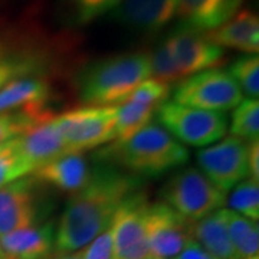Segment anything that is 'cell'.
I'll list each match as a JSON object with an SVG mask.
<instances>
[{"mask_svg": "<svg viewBox=\"0 0 259 259\" xmlns=\"http://www.w3.org/2000/svg\"><path fill=\"white\" fill-rule=\"evenodd\" d=\"M141 179L118 167L98 163L90 182L72 194L55 226L54 255L82 249L108 229L124 200L141 189Z\"/></svg>", "mask_w": 259, "mask_h": 259, "instance_id": "cell-1", "label": "cell"}, {"mask_svg": "<svg viewBox=\"0 0 259 259\" xmlns=\"http://www.w3.org/2000/svg\"><path fill=\"white\" fill-rule=\"evenodd\" d=\"M95 158L133 176H160L187 163L189 151L163 127L150 122L130 139L101 148Z\"/></svg>", "mask_w": 259, "mask_h": 259, "instance_id": "cell-2", "label": "cell"}, {"mask_svg": "<svg viewBox=\"0 0 259 259\" xmlns=\"http://www.w3.org/2000/svg\"><path fill=\"white\" fill-rule=\"evenodd\" d=\"M148 78L151 66L147 54L112 55L94 61L79 72L78 95L91 107H117Z\"/></svg>", "mask_w": 259, "mask_h": 259, "instance_id": "cell-3", "label": "cell"}, {"mask_svg": "<svg viewBox=\"0 0 259 259\" xmlns=\"http://www.w3.org/2000/svg\"><path fill=\"white\" fill-rule=\"evenodd\" d=\"M154 115L171 137L193 147L210 146L226 137L229 128L225 112L192 108L175 101L160 104Z\"/></svg>", "mask_w": 259, "mask_h": 259, "instance_id": "cell-4", "label": "cell"}, {"mask_svg": "<svg viewBox=\"0 0 259 259\" xmlns=\"http://www.w3.org/2000/svg\"><path fill=\"white\" fill-rule=\"evenodd\" d=\"M163 203L193 222L226 206L228 194L221 192L196 167L177 171L161 189Z\"/></svg>", "mask_w": 259, "mask_h": 259, "instance_id": "cell-5", "label": "cell"}, {"mask_svg": "<svg viewBox=\"0 0 259 259\" xmlns=\"http://www.w3.org/2000/svg\"><path fill=\"white\" fill-rule=\"evenodd\" d=\"M51 212L44 185L33 176L0 187V236L40 225Z\"/></svg>", "mask_w": 259, "mask_h": 259, "instance_id": "cell-6", "label": "cell"}, {"mask_svg": "<svg viewBox=\"0 0 259 259\" xmlns=\"http://www.w3.org/2000/svg\"><path fill=\"white\" fill-rule=\"evenodd\" d=\"M117 107L85 105L54 117L68 153H83L114 141Z\"/></svg>", "mask_w": 259, "mask_h": 259, "instance_id": "cell-7", "label": "cell"}, {"mask_svg": "<svg viewBox=\"0 0 259 259\" xmlns=\"http://www.w3.org/2000/svg\"><path fill=\"white\" fill-rule=\"evenodd\" d=\"M175 102L192 108L226 112L243 100V94L228 71L213 68L186 76L175 88Z\"/></svg>", "mask_w": 259, "mask_h": 259, "instance_id": "cell-8", "label": "cell"}, {"mask_svg": "<svg viewBox=\"0 0 259 259\" xmlns=\"http://www.w3.org/2000/svg\"><path fill=\"white\" fill-rule=\"evenodd\" d=\"M196 160L199 170L225 194L249 176L248 143L233 136L202 148Z\"/></svg>", "mask_w": 259, "mask_h": 259, "instance_id": "cell-9", "label": "cell"}, {"mask_svg": "<svg viewBox=\"0 0 259 259\" xmlns=\"http://www.w3.org/2000/svg\"><path fill=\"white\" fill-rule=\"evenodd\" d=\"M147 194L136 192L118 207L114 214L111 228L114 242V259H148L147 214L150 207Z\"/></svg>", "mask_w": 259, "mask_h": 259, "instance_id": "cell-10", "label": "cell"}, {"mask_svg": "<svg viewBox=\"0 0 259 259\" xmlns=\"http://www.w3.org/2000/svg\"><path fill=\"white\" fill-rule=\"evenodd\" d=\"M164 37L183 78L213 69L225 59V51L212 44L204 33L179 23Z\"/></svg>", "mask_w": 259, "mask_h": 259, "instance_id": "cell-11", "label": "cell"}, {"mask_svg": "<svg viewBox=\"0 0 259 259\" xmlns=\"http://www.w3.org/2000/svg\"><path fill=\"white\" fill-rule=\"evenodd\" d=\"M189 223L170 206L163 202L150 204L147 214L148 250L151 258H175L190 241Z\"/></svg>", "mask_w": 259, "mask_h": 259, "instance_id": "cell-12", "label": "cell"}, {"mask_svg": "<svg viewBox=\"0 0 259 259\" xmlns=\"http://www.w3.org/2000/svg\"><path fill=\"white\" fill-rule=\"evenodd\" d=\"M177 0H122L110 19L134 33L154 35L176 18Z\"/></svg>", "mask_w": 259, "mask_h": 259, "instance_id": "cell-13", "label": "cell"}, {"mask_svg": "<svg viewBox=\"0 0 259 259\" xmlns=\"http://www.w3.org/2000/svg\"><path fill=\"white\" fill-rule=\"evenodd\" d=\"M54 117L55 114H49L16 137L19 151L32 167V173L51 160L68 153Z\"/></svg>", "mask_w": 259, "mask_h": 259, "instance_id": "cell-14", "label": "cell"}, {"mask_svg": "<svg viewBox=\"0 0 259 259\" xmlns=\"http://www.w3.org/2000/svg\"><path fill=\"white\" fill-rule=\"evenodd\" d=\"M93 175L83 153H66L36 168L32 176L42 185L52 186L64 193H76L87 186Z\"/></svg>", "mask_w": 259, "mask_h": 259, "instance_id": "cell-15", "label": "cell"}, {"mask_svg": "<svg viewBox=\"0 0 259 259\" xmlns=\"http://www.w3.org/2000/svg\"><path fill=\"white\" fill-rule=\"evenodd\" d=\"M243 0H177L179 25L207 33L241 10Z\"/></svg>", "mask_w": 259, "mask_h": 259, "instance_id": "cell-16", "label": "cell"}, {"mask_svg": "<svg viewBox=\"0 0 259 259\" xmlns=\"http://www.w3.org/2000/svg\"><path fill=\"white\" fill-rule=\"evenodd\" d=\"M54 221L0 236V250L6 259H45L54 255Z\"/></svg>", "mask_w": 259, "mask_h": 259, "instance_id": "cell-17", "label": "cell"}, {"mask_svg": "<svg viewBox=\"0 0 259 259\" xmlns=\"http://www.w3.org/2000/svg\"><path fill=\"white\" fill-rule=\"evenodd\" d=\"M219 48H232L256 55L259 51V18L250 10H239L219 28L204 33Z\"/></svg>", "mask_w": 259, "mask_h": 259, "instance_id": "cell-18", "label": "cell"}, {"mask_svg": "<svg viewBox=\"0 0 259 259\" xmlns=\"http://www.w3.org/2000/svg\"><path fill=\"white\" fill-rule=\"evenodd\" d=\"M51 94V83L47 78L23 76L12 79L0 88V114L45 107Z\"/></svg>", "mask_w": 259, "mask_h": 259, "instance_id": "cell-19", "label": "cell"}, {"mask_svg": "<svg viewBox=\"0 0 259 259\" xmlns=\"http://www.w3.org/2000/svg\"><path fill=\"white\" fill-rule=\"evenodd\" d=\"M189 235L218 259H233V249L225 219V207L189 223Z\"/></svg>", "mask_w": 259, "mask_h": 259, "instance_id": "cell-20", "label": "cell"}, {"mask_svg": "<svg viewBox=\"0 0 259 259\" xmlns=\"http://www.w3.org/2000/svg\"><path fill=\"white\" fill-rule=\"evenodd\" d=\"M225 219L233 249V259L259 256L258 222L229 209H225Z\"/></svg>", "mask_w": 259, "mask_h": 259, "instance_id": "cell-21", "label": "cell"}, {"mask_svg": "<svg viewBox=\"0 0 259 259\" xmlns=\"http://www.w3.org/2000/svg\"><path fill=\"white\" fill-rule=\"evenodd\" d=\"M122 0H59V16L65 25L81 28L111 13Z\"/></svg>", "mask_w": 259, "mask_h": 259, "instance_id": "cell-22", "label": "cell"}, {"mask_svg": "<svg viewBox=\"0 0 259 259\" xmlns=\"http://www.w3.org/2000/svg\"><path fill=\"white\" fill-rule=\"evenodd\" d=\"M47 55L44 51L0 59V88L12 79L23 76L45 78L48 72Z\"/></svg>", "mask_w": 259, "mask_h": 259, "instance_id": "cell-23", "label": "cell"}, {"mask_svg": "<svg viewBox=\"0 0 259 259\" xmlns=\"http://www.w3.org/2000/svg\"><path fill=\"white\" fill-rule=\"evenodd\" d=\"M157 107L141 105L136 102H122L117 105L115 125H114V141L130 139L137 131L144 128L151 122Z\"/></svg>", "mask_w": 259, "mask_h": 259, "instance_id": "cell-24", "label": "cell"}, {"mask_svg": "<svg viewBox=\"0 0 259 259\" xmlns=\"http://www.w3.org/2000/svg\"><path fill=\"white\" fill-rule=\"evenodd\" d=\"M231 136L246 143L258 141L259 139V102L258 100H242L232 112Z\"/></svg>", "mask_w": 259, "mask_h": 259, "instance_id": "cell-25", "label": "cell"}, {"mask_svg": "<svg viewBox=\"0 0 259 259\" xmlns=\"http://www.w3.org/2000/svg\"><path fill=\"white\" fill-rule=\"evenodd\" d=\"M49 114L52 112L47 110L45 107L2 112L0 114V146L19 137L20 134H23L26 130L35 125L37 121L45 118Z\"/></svg>", "mask_w": 259, "mask_h": 259, "instance_id": "cell-26", "label": "cell"}, {"mask_svg": "<svg viewBox=\"0 0 259 259\" xmlns=\"http://www.w3.org/2000/svg\"><path fill=\"white\" fill-rule=\"evenodd\" d=\"M228 74L231 75L241 88L252 100H258L259 97V58L253 54L236 58L231 65Z\"/></svg>", "mask_w": 259, "mask_h": 259, "instance_id": "cell-27", "label": "cell"}, {"mask_svg": "<svg viewBox=\"0 0 259 259\" xmlns=\"http://www.w3.org/2000/svg\"><path fill=\"white\" fill-rule=\"evenodd\" d=\"M226 204H229L233 212L256 221L259 219V183L248 179L242 180L231 190Z\"/></svg>", "mask_w": 259, "mask_h": 259, "instance_id": "cell-28", "label": "cell"}, {"mask_svg": "<svg viewBox=\"0 0 259 259\" xmlns=\"http://www.w3.org/2000/svg\"><path fill=\"white\" fill-rule=\"evenodd\" d=\"M150 58V66H151V78L160 81L163 83H171L180 82L182 79H185L179 68H177L175 58L171 55V49L168 47L166 37H163L156 49L153 51Z\"/></svg>", "mask_w": 259, "mask_h": 259, "instance_id": "cell-29", "label": "cell"}, {"mask_svg": "<svg viewBox=\"0 0 259 259\" xmlns=\"http://www.w3.org/2000/svg\"><path fill=\"white\" fill-rule=\"evenodd\" d=\"M30 173L32 167L20 154L16 139L0 146V187Z\"/></svg>", "mask_w": 259, "mask_h": 259, "instance_id": "cell-30", "label": "cell"}, {"mask_svg": "<svg viewBox=\"0 0 259 259\" xmlns=\"http://www.w3.org/2000/svg\"><path fill=\"white\" fill-rule=\"evenodd\" d=\"M170 93H171V85L148 78L130 94V97L125 101L136 102V104H141V105L158 107L160 104L167 101Z\"/></svg>", "mask_w": 259, "mask_h": 259, "instance_id": "cell-31", "label": "cell"}, {"mask_svg": "<svg viewBox=\"0 0 259 259\" xmlns=\"http://www.w3.org/2000/svg\"><path fill=\"white\" fill-rule=\"evenodd\" d=\"M81 259H114L111 228L105 229L82 249L76 250Z\"/></svg>", "mask_w": 259, "mask_h": 259, "instance_id": "cell-32", "label": "cell"}, {"mask_svg": "<svg viewBox=\"0 0 259 259\" xmlns=\"http://www.w3.org/2000/svg\"><path fill=\"white\" fill-rule=\"evenodd\" d=\"M171 259H218L216 256H213L212 253H209L207 250L203 249L197 242H194L193 239L187 242L185 245V248L177 253L175 258Z\"/></svg>", "mask_w": 259, "mask_h": 259, "instance_id": "cell-33", "label": "cell"}, {"mask_svg": "<svg viewBox=\"0 0 259 259\" xmlns=\"http://www.w3.org/2000/svg\"><path fill=\"white\" fill-rule=\"evenodd\" d=\"M248 171L249 179L259 180V140L248 143Z\"/></svg>", "mask_w": 259, "mask_h": 259, "instance_id": "cell-34", "label": "cell"}, {"mask_svg": "<svg viewBox=\"0 0 259 259\" xmlns=\"http://www.w3.org/2000/svg\"><path fill=\"white\" fill-rule=\"evenodd\" d=\"M36 51H40V49L39 48H12L8 47V44H5L3 40H0V59L23 55V54H30V52H36Z\"/></svg>", "mask_w": 259, "mask_h": 259, "instance_id": "cell-35", "label": "cell"}, {"mask_svg": "<svg viewBox=\"0 0 259 259\" xmlns=\"http://www.w3.org/2000/svg\"><path fill=\"white\" fill-rule=\"evenodd\" d=\"M45 259H81L79 258V255L74 252V253H68V255H52V256H49V258Z\"/></svg>", "mask_w": 259, "mask_h": 259, "instance_id": "cell-36", "label": "cell"}, {"mask_svg": "<svg viewBox=\"0 0 259 259\" xmlns=\"http://www.w3.org/2000/svg\"><path fill=\"white\" fill-rule=\"evenodd\" d=\"M239 259H259V256H253V258H239Z\"/></svg>", "mask_w": 259, "mask_h": 259, "instance_id": "cell-37", "label": "cell"}, {"mask_svg": "<svg viewBox=\"0 0 259 259\" xmlns=\"http://www.w3.org/2000/svg\"><path fill=\"white\" fill-rule=\"evenodd\" d=\"M0 258H5V256H3V253H2V250H0ZM6 259V258H5Z\"/></svg>", "mask_w": 259, "mask_h": 259, "instance_id": "cell-38", "label": "cell"}, {"mask_svg": "<svg viewBox=\"0 0 259 259\" xmlns=\"http://www.w3.org/2000/svg\"><path fill=\"white\" fill-rule=\"evenodd\" d=\"M148 259H158V258H148Z\"/></svg>", "mask_w": 259, "mask_h": 259, "instance_id": "cell-39", "label": "cell"}, {"mask_svg": "<svg viewBox=\"0 0 259 259\" xmlns=\"http://www.w3.org/2000/svg\"><path fill=\"white\" fill-rule=\"evenodd\" d=\"M0 259H5V258H0Z\"/></svg>", "mask_w": 259, "mask_h": 259, "instance_id": "cell-40", "label": "cell"}]
</instances>
